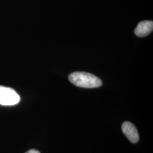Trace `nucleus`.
I'll return each mask as SVG.
<instances>
[{
    "instance_id": "20e7f679",
    "label": "nucleus",
    "mask_w": 153,
    "mask_h": 153,
    "mask_svg": "<svg viewBox=\"0 0 153 153\" xmlns=\"http://www.w3.org/2000/svg\"><path fill=\"white\" fill-rule=\"evenodd\" d=\"M153 22L151 21H143L140 22L134 30V33L139 37H144L152 32Z\"/></svg>"
},
{
    "instance_id": "39448f33",
    "label": "nucleus",
    "mask_w": 153,
    "mask_h": 153,
    "mask_svg": "<svg viewBox=\"0 0 153 153\" xmlns=\"http://www.w3.org/2000/svg\"><path fill=\"white\" fill-rule=\"evenodd\" d=\"M25 153H40V152L36 149H31Z\"/></svg>"
},
{
    "instance_id": "f257e3e1",
    "label": "nucleus",
    "mask_w": 153,
    "mask_h": 153,
    "mask_svg": "<svg viewBox=\"0 0 153 153\" xmlns=\"http://www.w3.org/2000/svg\"><path fill=\"white\" fill-rule=\"evenodd\" d=\"M69 79L76 86L83 88L100 87L102 82L100 78L93 74L83 71H76L69 76Z\"/></svg>"
},
{
    "instance_id": "f03ea898",
    "label": "nucleus",
    "mask_w": 153,
    "mask_h": 153,
    "mask_svg": "<svg viewBox=\"0 0 153 153\" xmlns=\"http://www.w3.org/2000/svg\"><path fill=\"white\" fill-rule=\"evenodd\" d=\"M20 101V97L13 88L0 86V104L13 105Z\"/></svg>"
},
{
    "instance_id": "7ed1b4c3",
    "label": "nucleus",
    "mask_w": 153,
    "mask_h": 153,
    "mask_svg": "<svg viewBox=\"0 0 153 153\" xmlns=\"http://www.w3.org/2000/svg\"><path fill=\"white\" fill-rule=\"evenodd\" d=\"M123 133L131 142L136 143L140 140L139 134L136 127L129 121H125L121 126Z\"/></svg>"
}]
</instances>
